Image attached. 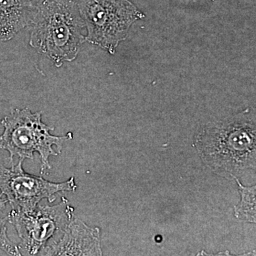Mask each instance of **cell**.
<instances>
[{"label":"cell","mask_w":256,"mask_h":256,"mask_svg":"<svg viewBox=\"0 0 256 256\" xmlns=\"http://www.w3.org/2000/svg\"><path fill=\"white\" fill-rule=\"evenodd\" d=\"M30 26V44L57 67L75 60L86 42L77 0H43Z\"/></svg>","instance_id":"obj_1"},{"label":"cell","mask_w":256,"mask_h":256,"mask_svg":"<svg viewBox=\"0 0 256 256\" xmlns=\"http://www.w3.org/2000/svg\"><path fill=\"white\" fill-rule=\"evenodd\" d=\"M42 112H32L28 108L14 109L8 116L0 120L4 132L0 136V149L10 153V162L33 160L34 153L38 152L41 158L40 174L52 169L50 156L60 154L64 143L73 139L69 132L64 136L50 134L54 128L47 126L42 120Z\"/></svg>","instance_id":"obj_2"},{"label":"cell","mask_w":256,"mask_h":256,"mask_svg":"<svg viewBox=\"0 0 256 256\" xmlns=\"http://www.w3.org/2000/svg\"><path fill=\"white\" fill-rule=\"evenodd\" d=\"M87 28L86 41L114 54L136 20L144 15L128 0H77Z\"/></svg>","instance_id":"obj_3"},{"label":"cell","mask_w":256,"mask_h":256,"mask_svg":"<svg viewBox=\"0 0 256 256\" xmlns=\"http://www.w3.org/2000/svg\"><path fill=\"white\" fill-rule=\"evenodd\" d=\"M74 210L65 197L54 206L38 204L28 212L12 210L8 222L14 226L21 240L18 246L21 256L38 255L50 240L64 232L74 218Z\"/></svg>","instance_id":"obj_4"},{"label":"cell","mask_w":256,"mask_h":256,"mask_svg":"<svg viewBox=\"0 0 256 256\" xmlns=\"http://www.w3.org/2000/svg\"><path fill=\"white\" fill-rule=\"evenodd\" d=\"M22 160L6 168L0 164V196L4 195L12 210H32L42 200L52 203L60 192H74L77 190L74 176L64 182L47 181L42 176L28 174L24 171Z\"/></svg>","instance_id":"obj_5"},{"label":"cell","mask_w":256,"mask_h":256,"mask_svg":"<svg viewBox=\"0 0 256 256\" xmlns=\"http://www.w3.org/2000/svg\"><path fill=\"white\" fill-rule=\"evenodd\" d=\"M202 144V156L210 164L230 172L255 158V134L246 128L229 130L216 136L213 142Z\"/></svg>","instance_id":"obj_6"},{"label":"cell","mask_w":256,"mask_h":256,"mask_svg":"<svg viewBox=\"0 0 256 256\" xmlns=\"http://www.w3.org/2000/svg\"><path fill=\"white\" fill-rule=\"evenodd\" d=\"M100 230L74 218L56 238L52 239L38 256H101Z\"/></svg>","instance_id":"obj_7"},{"label":"cell","mask_w":256,"mask_h":256,"mask_svg":"<svg viewBox=\"0 0 256 256\" xmlns=\"http://www.w3.org/2000/svg\"><path fill=\"white\" fill-rule=\"evenodd\" d=\"M36 9L31 0H0V42L9 41L30 26Z\"/></svg>","instance_id":"obj_8"},{"label":"cell","mask_w":256,"mask_h":256,"mask_svg":"<svg viewBox=\"0 0 256 256\" xmlns=\"http://www.w3.org/2000/svg\"><path fill=\"white\" fill-rule=\"evenodd\" d=\"M242 194L240 205L236 207V216H242L240 218L249 222H255V186L254 188H244L238 182Z\"/></svg>","instance_id":"obj_9"},{"label":"cell","mask_w":256,"mask_h":256,"mask_svg":"<svg viewBox=\"0 0 256 256\" xmlns=\"http://www.w3.org/2000/svg\"><path fill=\"white\" fill-rule=\"evenodd\" d=\"M8 202L6 198H2L0 196V213L4 210ZM8 222V216L4 218L0 217V250L10 256H21L18 246L15 245L14 242H12L8 238V228H6Z\"/></svg>","instance_id":"obj_10"}]
</instances>
